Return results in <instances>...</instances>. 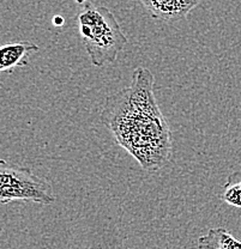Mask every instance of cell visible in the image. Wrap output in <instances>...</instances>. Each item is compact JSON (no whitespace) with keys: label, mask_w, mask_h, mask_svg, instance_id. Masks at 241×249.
<instances>
[{"label":"cell","mask_w":241,"mask_h":249,"mask_svg":"<svg viewBox=\"0 0 241 249\" xmlns=\"http://www.w3.org/2000/svg\"><path fill=\"white\" fill-rule=\"evenodd\" d=\"M220 199L229 206L241 210V171H234L228 175Z\"/></svg>","instance_id":"52a82bcc"},{"label":"cell","mask_w":241,"mask_h":249,"mask_svg":"<svg viewBox=\"0 0 241 249\" xmlns=\"http://www.w3.org/2000/svg\"><path fill=\"white\" fill-rule=\"evenodd\" d=\"M149 12L154 19L167 23L185 19L201 0H134Z\"/></svg>","instance_id":"277c9868"},{"label":"cell","mask_w":241,"mask_h":249,"mask_svg":"<svg viewBox=\"0 0 241 249\" xmlns=\"http://www.w3.org/2000/svg\"><path fill=\"white\" fill-rule=\"evenodd\" d=\"M197 249H241V241L224 228H212L198 238Z\"/></svg>","instance_id":"8992f818"},{"label":"cell","mask_w":241,"mask_h":249,"mask_svg":"<svg viewBox=\"0 0 241 249\" xmlns=\"http://www.w3.org/2000/svg\"><path fill=\"white\" fill-rule=\"evenodd\" d=\"M40 47L32 41H17L0 46V72L12 73L17 67L29 64V58L37 53Z\"/></svg>","instance_id":"5b68a950"},{"label":"cell","mask_w":241,"mask_h":249,"mask_svg":"<svg viewBox=\"0 0 241 249\" xmlns=\"http://www.w3.org/2000/svg\"><path fill=\"white\" fill-rule=\"evenodd\" d=\"M14 201L49 205L56 201L51 182L28 167L0 160V204Z\"/></svg>","instance_id":"3957f363"},{"label":"cell","mask_w":241,"mask_h":249,"mask_svg":"<svg viewBox=\"0 0 241 249\" xmlns=\"http://www.w3.org/2000/svg\"><path fill=\"white\" fill-rule=\"evenodd\" d=\"M77 4L80 5H85V4H89V2H93V0H74Z\"/></svg>","instance_id":"9c48e42d"},{"label":"cell","mask_w":241,"mask_h":249,"mask_svg":"<svg viewBox=\"0 0 241 249\" xmlns=\"http://www.w3.org/2000/svg\"><path fill=\"white\" fill-rule=\"evenodd\" d=\"M53 24L56 25V27H61V25L64 24V18L61 17V16H56V17L53 18Z\"/></svg>","instance_id":"ba28073f"},{"label":"cell","mask_w":241,"mask_h":249,"mask_svg":"<svg viewBox=\"0 0 241 249\" xmlns=\"http://www.w3.org/2000/svg\"><path fill=\"white\" fill-rule=\"evenodd\" d=\"M77 29L89 56L96 67L112 64L128 45V38L120 24L107 7L93 2L83 5L74 17Z\"/></svg>","instance_id":"7a4b0ae2"},{"label":"cell","mask_w":241,"mask_h":249,"mask_svg":"<svg viewBox=\"0 0 241 249\" xmlns=\"http://www.w3.org/2000/svg\"><path fill=\"white\" fill-rule=\"evenodd\" d=\"M154 87L151 71L137 67L130 87L108 96L100 116L115 142L149 174L165 168L173 156L172 131L157 105Z\"/></svg>","instance_id":"6da1fadb"}]
</instances>
